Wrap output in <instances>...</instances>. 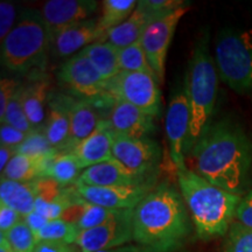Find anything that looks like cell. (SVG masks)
<instances>
[{
    "label": "cell",
    "instance_id": "cell-1",
    "mask_svg": "<svg viewBox=\"0 0 252 252\" xmlns=\"http://www.w3.org/2000/svg\"><path fill=\"white\" fill-rule=\"evenodd\" d=\"M191 171L228 193L244 196L252 185V140L235 119L212 122L186 154Z\"/></svg>",
    "mask_w": 252,
    "mask_h": 252
},
{
    "label": "cell",
    "instance_id": "cell-2",
    "mask_svg": "<svg viewBox=\"0 0 252 252\" xmlns=\"http://www.w3.org/2000/svg\"><path fill=\"white\" fill-rule=\"evenodd\" d=\"M190 230L184 197L168 182L157 185L133 210V242L153 252L173 251Z\"/></svg>",
    "mask_w": 252,
    "mask_h": 252
},
{
    "label": "cell",
    "instance_id": "cell-3",
    "mask_svg": "<svg viewBox=\"0 0 252 252\" xmlns=\"http://www.w3.org/2000/svg\"><path fill=\"white\" fill-rule=\"evenodd\" d=\"M176 175L197 237L208 241L228 234L242 196L212 185L187 165L176 168Z\"/></svg>",
    "mask_w": 252,
    "mask_h": 252
},
{
    "label": "cell",
    "instance_id": "cell-4",
    "mask_svg": "<svg viewBox=\"0 0 252 252\" xmlns=\"http://www.w3.org/2000/svg\"><path fill=\"white\" fill-rule=\"evenodd\" d=\"M219 81L215 59L210 54L209 49V33L203 32L194 46L184 83L191 112L186 154L213 122L219 93Z\"/></svg>",
    "mask_w": 252,
    "mask_h": 252
},
{
    "label": "cell",
    "instance_id": "cell-5",
    "mask_svg": "<svg viewBox=\"0 0 252 252\" xmlns=\"http://www.w3.org/2000/svg\"><path fill=\"white\" fill-rule=\"evenodd\" d=\"M1 45V64L19 75L43 71L50 54V37L41 12L24 9Z\"/></svg>",
    "mask_w": 252,
    "mask_h": 252
},
{
    "label": "cell",
    "instance_id": "cell-6",
    "mask_svg": "<svg viewBox=\"0 0 252 252\" xmlns=\"http://www.w3.org/2000/svg\"><path fill=\"white\" fill-rule=\"evenodd\" d=\"M214 52L220 80L236 94L252 96L251 28H223Z\"/></svg>",
    "mask_w": 252,
    "mask_h": 252
},
{
    "label": "cell",
    "instance_id": "cell-7",
    "mask_svg": "<svg viewBox=\"0 0 252 252\" xmlns=\"http://www.w3.org/2000/svg\"><path fill=\"white\" fill-rule=\"evenodd\" d=\"M106 94L113 100L132 104L154 118L161 111L159 82L145 72L121 71L106 82Z\"/></svg>",
    "mask_w": 252,
    "mask_h": 252
},
{
    "label": "cell",
    "instance_id": "cell-8",
    "mask_svg": "<svg viewBox=\"0 0 252 252\" xmlns=\"http://www.w3.org/2000/svg\"><path fill=\"white\" fill-rule=\"evenodd\" d=\"M58 81L80 99L94 100L106 94V82L83 52L65 60L58 70Z\"/></svg>",
    "mask_w": 252,
    "mask_h": 252
},
{
    "label": "cell",
    "instance_id": "cell-9",
    "mask_svg": "<svg viewBox=\"0 0 252 252\" xmlns=\"http://www.w3.org/2000/svg\"><path fill=\"white\" fill-rule=\"evenodd\" d=\"M189 8L190 6L187 4L171 13L156 19L145 30L140 39L145 54L147 56L159 84L163 83L165 81L167 53H168L176 26Z\"/></svg>",
    "mask_w": 252,
    "mask_h": 252
},
{
    "label": "cell",
    "instance_id": "cell-10",
    "mask_svg": "<svg viewBox=\"0 0 252 252\" xmlns=\"http://www.w3.org/2000/svg\"><path fill=\"white\" fill-rule=\"evenodd\" d=\"M112 156L133 174L154 181L161 152L159 145L150 137L127 138L115 134Z\"/></svg>",
    "mask_w": 252,
    "mask_h": 252
},
{
    "label": "cell",
    "instance_id": "cell-11",
    "mask_svg": "<svg viewBox=\"0 0 252 252\" xmlns=\"http://www.w3.org/2000/svg\"><path fill=\"white\" fill-rule=\"evenodd\" d=\"M133 210H121L108 222L80 231L75 244L82 252H96L130 244L133 241Z\"/></svg>",
    "mask_w": 252,
    "mask_h": 252
},
{
    "label": "cell",
    "instance_id": "cell-12",
    "mask_svg": "<svg viewBox=\"0 0 252 252\" xmlns=\"http://www.w3.org/2000/svg\"><path fill=\"white\" fill-rule=\"evenodd\" d=\"M190 105L184 84L171 97L165 122L169 154L176 168L186 165V144L190 130Z\"/></svg>",
    "mask_w": 252,
    "mask_h": 252
},
{
    "label": "cell",
    "instance_id": "cell-13",
    "mask_svg": "<svg viewBox=\"0 0 252 252\" xmlns=\"http://www.w3.org/2000/svg\"><path fill=\"white\" fill-rule=\"evenodd\" d=\"M156 186V182L133 186H112V187L75 185V189L81 200L87 203L112 210H133Z\"/></svg>",
    "mask_w": 252,
    "mask_h": 252
},
{
    "label": "cell",
    "instance_id": "cell-14",
    "mask_svg": "<svg viewBox=\"0 0 252 252\" xmlns=\"http://www.w3.org/2000/svg\"><path fill=\"white\" fill-rule=\"evenodd\" d=\"M98 8L94 0H49L41 8L50 41L60 32L93 19Z\"/></svg>",
    "mask_w": 252,
    "mask_h": 252
},
{
    "label": "cell",
    "instance_id": "cell-15",
    "mask_svg": "<svg viewBox=\"0 0 252 252\" xmlns=\"http://www.w3.org/2000/svg\"><path fill=\"white\" fill-rule=\"evenodd\" d=\"M113 133L127 138H149L156 130L154 117L122 100H115L108 117L104 118Z\"/></svg>",
    "mask_w": 252,
    "mask_h": 252
},
{
    "label": "cell",
    "instance_id": "cell-16",
    "mask_svg": "<svg viewBox=\"0 0 252 252\" xmlns=\"http://www.w3.org/2000/svg\"><path fill=\"white\" fill-rule=\"evenodd\" d=\"M71 96L50 91L47 105L46 122L43 125L47 139L59 153L67 150L70 135V110Z\"/></svg>",
    "mask_w": 252,
    "mask_h": 252
},
{
    "label": "cell",
    "instance_id": "cell-17",
    "mask_svg": "<svg viewBox=\"0 0 252 252\" xmlns=\"http://www.w3.org/2000/svg\"><path fill=\"white\" fill-rule=\"evenodd\" d=\"M103 37L98 18H93L60 32L50 41V54L59 59H69L91 43L103 42Z\"/></svg>",
    "mask_w": 252,
    "mask_h": 252
},
{
    "label": "cell",
    "instance_id": "cell-18",
    "mask_svg": "<svg viewBox=\"0 0 252 252\" xmlns=\"http://www.w3.org/2000/svg\"><path fill=\"white\" fill-rule=\"evenodd\" d=\"M163 14L157 13L147 5L146 0H140L130 17L124 23L106 33L104 42L111 43L117 49H123L140 41L145 30L156 19ZM166 15V14H165Z\"/></svg>",
    "mask_w": 252,
    "mask_h": 252
},
{
    "label": "cell",
    "instance_id": "cell-19",
    "mask_svg": "<svg viewBox=\"0 0 252 252\" xmlns=\"http://www.w3.org/2000/svg\"><path fill=\"white\" fill-rule=\"evenodd\" d=\"M115 141V133L108 122L102 119L98 126L87 139L81 141L70 151L80 162L82 169L102 163L113 159L112 146Z\"/></svg>",
    "mask_w": 252,
    "mask_h": 252
},
{
    "label": "cell",
    "instance_id": "cell-20",
    "mask_svg": "<svg viewBox=\"0 0 252 252\" xmlns=\"http://www.w3.org/2000/svg\"><path fill=\"white\" fill-rule=\"evenodd\" d=\"M153 180H146L128 171L116 159L97 163L83 169L76 185L94 186V187H112V186H133L151 184Z\"/></svg>",
    "mask_w": 252,
    "mask_h": 252
},
{
    "label": "cell",
    "instance_id": "cell-21",
    "mask_svg": "<svg viewBox=\"0 0 252 252\" xmlns=\"http://www.w3.org/2000/svg\"><path fill=\"white\" fill-rule=\"evenodd\" d=\"M97 106L88 99L72 100L70 110V135L67 150L64 153L70 152L81 141L87 139L96 130L99 122V113Z\"/></svg>",
    "mask_w": 252,
    "mask_h": 252
},
{
    "label": "cell",
    "instance_id": "cell-22",
    "mask_svg": "<svg viewBox=\"0 0 252 252\" xmlns=\"http://www.w3.org/2000/svg\"><path fill=\"white\" fill-rule=\"evenodd\" d=\"M49 88V81L46 78H37L26 86L20 87L21 103L34 130L43 128L45 125L50 94Z\"/></svg>",
    "mask_w": 252,
    "mask_h": 252
},
{
    "label": "cell",
    "instance_id": "cell-23",
    "mask_svg": "<svg viewBox=\"0 0 252 252\" xmlns=\"http://www.w3.org/2000/svg\"><path fill=\"white\" fill-rule=\"evenodd\" d=\"M37 198V182H18L1 179L0 203L17 210L24 217L34 212Z\"/></svg>",
    "mask_w": 252,
    "mask_h": 252
},
{
    "label": "cell",
    "instance_id": "cell-24",
    "mask_svg": "<svg viewBox=\"0 0 252 252\" xmlns=\"http://www.w3.org/2000/svg\"><path fill=\"white\" fill-rule=\"evenodd\" d=\"M55 156L35 159L17 153L1 173V179L18 182H33L45 178L47 166Z\"/></svg>",
    "mask_w": 252,
    "mask_h": 252
},
{
    "label": "cell",
    "instance_id": "cell-25",
    "mask_svg": "<svg viewBox=\"0 0 252 252\" xmlns=\"http://www.w3.org/2000/svg\"><path fill=\"white\" fill-rule=\"evenodd\" d=\"M82 52L89 58L105 81L112 80L122 71L119 64V49L106 41L91 43Z\"/></svg>",
    "mask_w": 252,
    "mask_h": 252
},
{
    "label": "cell",
    "instance_id": "cell-26",
    "mask_svg": "<svg viewBox=\"0 0 252 252\" xmlns=\"http://www.w3.org/2000/svg\"><path fill=\"white\" fill-rule=\"evenodd\" d=\"M82 172L83 169L74 154L58 153L47 166L45 176L55 180L62 187H67L69 185H76Z\"/></svg>",
    "mask_w": 252,
    "mask_h": 252
},
{
    "label": "cell",
    "instance_id": "cell-27",
    "mask_svg": "<svg viewBox=\"0 0 252 252\" xmlns=\"http://www.w3.org/2000/svg\"><path fill=\"white\" fill-rule=\"evenodd\" d=\"M102 15L98 18V26L105 37L106 33L124 23L137 7L135 0H104ZM103 37V42H104Z\"/></svg>",
    "mask_w": 252,
    "mask_h": 252
},
{
    "label": "cell",
    "instance_id": "cell-28",
    "mask_svg": "<svg viewBox=\"0 0 252 252\" xmlns=\"http://www.w3.org/2000/svg\"><path fill=\"white\" fill-rule=\"evenodd\" d=\"M80 234L77 225L63 219L49 220L48 224L40 231L35 232L39 242H61V243L75 244Z\"/></svg>",
    "mask_w": 252,
    "mask_h": 252
},
{
    "label": "cell",
    "instance_id": "cell-29",
    "mask_svg": "<svg viewBox=\"0 0 252 252\" xmlns=\"http://www.w3.org/2000/svg\"><path fill=\"white\" fill-rule=\"evenodd\" d=\"M119 64H121L122 71L145 72L157 80L156 74L147 60L140 41L119 50Z\"/></svg>",
    "mask_w": 252,
    "mask_h": 252
},
{
    "label": "cell",
    "instance_id": "cell-30",
    "mask_svg": "<svg viewBox=\"0 0 252 252\" xmlns=\"http://www.w3.org/2000/svg\"><path fill=\"white\" fill-rule=\"evenodd\" d=\"M17 153L35 159H43L55 156L59 152L50 145L43 128H40L28 133L24 143L17 149Z\"/></svg>",
    "mask_w": 252,
    "mask_h": 252
},
{
    "label": "cell",
    "instance_id": "cell-31",
    "mask_svg": "<svg viewBox=\"0 0 252 252\" xmlns=\"http://www.w3.org/2000/svg\"><path fill=\"white\" fill-rule=\"evenodd\" d=\"M1 235H4L13 252H33L37 244L35 232L27 225L24 220L6 234Z\"/></svg>",
    "mask_w": 252,
    "mask_h": 252
},
{
    "label": "cell",
    "instance_id": "cell-32",
    "mask_svg": "<svg viewBox=\"0 0 252 252\" xmlns=\"http://www.w3.org/2000/svg\"><path fill=\"white\" fill-rule=\"evenodd\" d=\"M8 124L18 130L25 132V133H31L34 131V127L32 126L31 122L28 121L26 112H25L23 103H21L20 96V88L12 97L11 102H9L7 110H6L4 118L1 119V124Z\"/></svg>",
    "mask_w": 252,
    "mask_h": 252
},
{
    "label": "cell",
    "instance_id": "cell-33",
    "mask_svg": "<svg viewBox=\"0 0 252 252\" xmlns=\"http://www.w3.org/2000/svg\"><path fill=\"white\" fill-rule=\"evenodd\" d=\"M119 212L121 210L106 209V208L84 202L83 213H82L80 220H77L76 225L80 231L96 228V226L108 222L109 220L117 215Z\"/></svg>",
    "mask_w": 252,
    "mask_h": 252
},
{
    "label": "cell",
    "instance_id": "cell-34",
    "mask_svg": "<svg viewBox=\"0 0 252 252\" xmlns=\"http://www.w3.org/2000/svg\"><path fill=\"white\" fill-rule=\"evenodd\" d=\"M223 252H252V229L234 222L230 226Z\"/></svg>",
    "mask_w": 252,
    "mask_h": 252
},
{
    "label": "cell",
    "instance_id": "cell-35",
    "mask_svg": "<svg viewBox=\"0 0 252 252\" xmlns=\"http://www.w3.org/2000/svg\"><path fill=\"white\" fill-rule=\"evenodd\" d=\"M17 6L11 1L0 2V42L8 36L18 21Z\"/></svg>",
    "mask_w": 252,
    "mask_h": 252
},
{
    "label": "cell",
    "instance_id": "cell-36",
    "mask_svg": "<svg viewBox=\"0 0 252 252\" xmlns=\"http://www.w3.org/2000/svg\"><path fill=\"white\" fill-rule=\"evenodd\" d=\"M27 135L28 134L25 132L18 130V128L8 124H5V123L0 126V143L4 146L17 150L24 143Z\"/></svg>",
    "mask_w": 252,
    "mask_h": 252
},
{
    "label": "cell",
    "instance_id": "cell-37",
    "mask_svg": "<svg viewBox=\"0 0 252 252\" xmlns=\"http://www.w3.org/2000/svg\"><path fill=\"white\" fill-rule=\"evenodd\" d=\"M19 88V82L12 78H1L0 81V121L4 118L8 104Z\"/></svg>",
    "mask_w": 252,
    "mask_h": 252
},
{
    "label": "cell",
    "instance_id": "cell-38",
    "mask_svg": "<svg viewBox=\"0 0 252 252\" xmlns=\"http://www.w3.org/2000/svg\"><path fill=\"white\" fill-rule=\"evenodd\" d=\"M236 222L252 229V188L244 196H242L235 216Z\"/></svg>",
    "mask_w": 252,
    "mask_h": 252
},
{
    "label": "cell",
    "instance_id": "cell-39",
    "mask_svg": "<svg viewBox=\"0 0 252 252\" xmlns=\"http://www.w3.org/2000/svg\"><path fill=\"white\" fill-rule=\"evenodd\" d=\"M23 220L24 216L17 210L0 203V234H6Z\"/></svg>",
    "mask_w": 252,
    "mask_h": 252
},
{
    "label": "cell",
    "instance_id": "cell-40",
    "mask_svg": "<svg viewBox=\"0 0 252 252\" xmlns=\"http://www.w3.org/2000/svg\"><path fill=\"white\" fill-rule=\"evenodd\" d=\"M33 252H82L76 244L61 242H39Z\"/></svg>",
    "mask_w": 252,
    "mask_h": 252
},
{
    "label": "cell",
    "instance_id": "cell-41",
    "mask_svg": "<svg viewBox=\"0 0 252 252\" xmlns=\"http://www.w3.org/2000/svg\"><path fill=\"white\" fill-rule=\"evenodd\" d=\"M24 220L27 223V225L33 230L34 232L40 231L41 229L45 228V226L48 224V222L50 220L47 219V217L42 216L41 214L36 213L35 210L32 212L31 214H28L27 216L24 217Z\"/></svg>",
    "mask_w": 252,
    "mask_h": 252
},
{
    "label": "cell",
    "instance_id": "cell-42",
    "mask_svg": "<svg viewBox=\"0 0 252 252\" xmlns=\"http://www.w3.org/2000/svg\"><path fill=\"white\" fill-rule=\"evenodd\" d=\"M15 154H17V150L12 149V147H7L1 145L0 146V172H4L5 168L7 167L9 161L12 160Z\"/></svg>",
    "mask_w": 252,
    "mask_h": 252
},
{
    "label": "cell",
    "instance_id": "cell-43",
    "mask_svg": "<svg viewBox=\"0 0 252 252\" xmlns=\"http://www.w3.org/2000/svg\"><path fill=\"white\" fill-rule=\"evenodd\" d=\"M96 252H153L150 249L141 247L139 244H127L123 245L119 248H113V249H106V250H100Z\"/></svg>",
    "mask_w": 252,
    "mask_h": 252
},
{
    "label": "cell",
    "instance_id": "cell-44",
    "mask_svg": "<svg viewBox=\"0 0 252 252\" xmlns=\"http://www.w3.org/2000/svg\"><path fill=\"white\" fill-rule=\"evenodd\" d=\"M0 252H13L7 243V241L5 239L4 235L1 234H0Z\"/></svg>",
    "mask_w": 252,
    "mask_h": 252
}]
</instances>
